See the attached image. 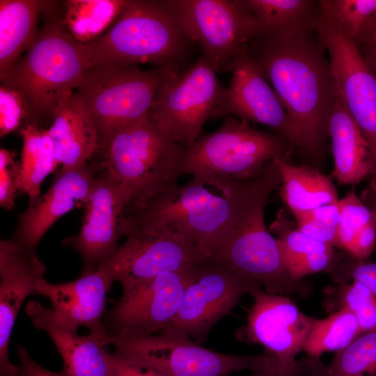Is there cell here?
<instances>
[{
	"label": "cell",
	"mask_w": 376,
	"mask_h": 376,
	"mask_svg": "<svg viewBox=\"0 0 376 376\" xmlns=\"http://www.w3.org/2000/svg\"><path fill=\"white\" fill-rule=\"evenodd\" d=\"M270 230L277 236L276 240L283 262L285 263L308 253L334 249L308 237L297 228H292L281 210L271 224Z\"/></svg>",
	"instance_id": "d6a6232c"
},
{
	"label": "cell",
	"mask_w": 376,
	"mask_h": 376,
	"mask_svg": "<svg viewBox=\"0 0 376 376\" xmlns=\"http://www.w3.org/2000/svg\"><path fill=\"white\" fill-rule=\"evenodd\" d=\"M194 267L165 272L123 290L120 298L104 315L107 334L143 336L168 329L180 308Z\"/></svg>",
	"instance_id": "4fadbf2b"
},
{
	"label": "cell",
	"mask_w": 376,
	"mask_h": 376,
	"mask_svg": "<svg viewBox=\"0 0 376 376\" xmlns=\"http://www.w3.org/2000/svg\"><path fill=\"white\" fill-rule=\"evenodd\" d=\"M368 65L371 67L373 71L376 73V61L366 58Z\"/></svg>",
	"instance_id": "c3c4849f"
},
{
	"label": "cell",
	"mask_w": 376,
	"mask_h": 376,
	"mask_svg": "<svg viewBox=\"0 0 376 376\" xmlns=\"http://www.w3.org/2000/svg\"><path fill=\"white\" fill-rule=\"evenodd\" d=\"M258 24V32L315 27L319 2L310 0H239Z\"/></svg>",
	"instance_id": "f1b7e54d"
},
{
	"label": "cell",
	"mask_w": 376,
	"mask_h": 376,
	"mask_svg": "<svg viewBox=\"0 0 376 376\" xmlns=\"http://www.w3.org/2000/svg\"><path fill=\"white\" fill-rule=\"evenodd\" d=\"M108 342L126 361L166 376H225L244 370L281 369L277 359L266 351L249 356L220 353L171 329L143 336L108 335Z\"/></svg>",
	"instance_id": "8992f818"
},
{
	"label": "cell",
	"mask_w": 376,
	"mask_h": 376,
	"mask_svg": "<svg viewBox=\"0 0 376 376\" xmlns=\"http://www.w3.org/2000/svg\"><path fill=\"white\" fill-rule=\"evenodd\" d=\"M326 376H376V330L362 333L336 352Z\"/></svg>",
	"instance_id": "4dcf8cb0"
},
{
	"label": "cell",
	"mask_w": 376,
	"mask_h": 376,
	"mask_svg": "<svg viewBox=\"0 0 376 376\" xmlns=\"http://www.w3.org/2000/svg\"><path fill=\"white\" fill-rule=\"evenodd\" d=\"M13 376H22V373H21V372H20V373H19V374H17V375H13Z\"/></svg>",
	"instance_id": "681fc988"
},
{
	"label": "cell",
	"mask_w": 376,
	"mask_h": 376,
	"mask_svg": "<svg viewBox=\"0 0 376 376\" xmlns=\"http://www.w3.org/2000/svg\"><path fill=\"white\" fill-rule=\"evenodd\" d=\"M256 288L260 287L207 259L194 267L180 308L168 329L201 344L242 297Z\"/></svg>",
	"instance_id": "5bb4252c"
},
{
	"label": "cell",
	"mask_w": 376,
	"mask_h": 376,
	"mask_svg": "<svg viewBox=\"0 0 376 376\" xmlns=\"http://www.w3.org/2000/svg\"><path fill=\"white\" fill-rule=\"evenodd\" d=\"M375 242L376 225L372 221L359 230L348 251L356 260L363 262L373 251Z\"/></svg>",
	"instance_id": "ab89813d"
},
{
	"label": "cell",
	"mask_w": 376,
	"mask_h": 376,
	"mask_svg": "<svg viewBox=\"0 0 376 376\" xmlns=\"http://www.w3.org/2000/svg\"><path fill=\"white\" fill-rule=\"evenodd\" d=\"M187 37L217 72L230 71L238 52L256 35L258 26L239 0H170Z\"/></svg>",
	"instance_id": "8fae6325"
},
{
	"label": "cell",
	"mask_w": 376,
	"mask_h": 376,
	"mask_svg": "<svg viewBox=\"0 0 376 376\" xmlns=\"http://www.w3.org/2000/svg\"><path fill=\"white\" fill-rule=\"evenodd\" d=\"M327 367L320 358L304 357L287 370L254 372L251 376H326Z\"/></svg>",
	"instance_id": "f35d334b"
},
{
	"label": "cell",
	"mask_w": 376,
	"mask_h": 376,
	"mask_svg": "<svg viewBox=\"0 0 376 376\" xmlns=\"http://www.w3.org/2000/svg\"><path fill=\"white\" fill-rule=\"evenodd\" d=\"M207 260L199 250L175 235L158 230L135 228L100 267L125 290L161 274L187 269Z\"/></svg>",
	"instance_id": "2e32d148"
},
{
	"label": "cell",
	"mask_w": 376,
	"mask_h": 376,
	"mask_svg": "<svg viewBox=\"0 0 376 376\" xmlns=\"http://www.w3.org/2000/svg\"><path fill=\"white\" fill-rule=\"evenodd\" d=\"M113 282L108 272L99 267L65 283H52L42 279L34 295L47 297L54 314L72 327H84L90 332L106 334L107 295Z\"/></svg>",
	"instance_id": "7402d4cb"
},
{
	"label": "cell",
	"mask_w": 376,
	"mask_h": 376,
	"mask_svg": "<svg viewBox=\"0 0 376 376\" xmlns=\"http://www.w3.org/2000/svg\"><path fill=\"white\" fill-rule=\"evenodd\" d=\"M365 27H370V28L376 29V10L373 14V15L371 16L370 20L368 21V24L366 25Z\"/></svg>",
	"instance_id": "7dc6e473"
},
{
	"label": "cell",
	"mask_w": 376,
	"mask_h": 376,
	"mask_svg": "<svg viewBox=\"0 0 376 376\" xmlns=\"http://www.w3.org/2000/svg\"><path fill=\"white\" fill-rule=\"evenodd\" d=\"M46 266L36 251L29 249L13 237L0 241V376L20 373L9 358V344L15 322L26 297L34 295L44 279Z\"/></svg>",
	"instance_id": "ffe728a7"
},
{
	"label": "cell",
	"mask_w": 376,
	"mask_h": 376,
	"mask_svg": "<svg viewBox=\"0 0 376 376\" xmlns=\"http://www.w3.org/2000/svg\"><path fill=\"white\" fill-rule=\"evenodd\" d=\"M28 118V107L22 94L15 89L0 86L1 137L19 130L22 122L25 123Z\"/></svg>",
	"instance_id": "e575fe53"
},
{
	"label": "cell",
	"mask_w": 376,
	"mask_h": 376,
	"mask_svg": "<svg viewBox=\"0 0 376 376\" xmlns=\"http://www.w3.org/2000/svg\"><path fill=\"white\" fill-rule=\"evenodd\" d=\"M48 129L59 165L78 168L88 164L100 143L97 127L75 93L54 111Z\"/></svg>",
	"instance_id": "603a6c76"
},
{
	"label": "cell",
	"mask_w": 376,
	"mask_h": 376,
	"mask_svg": "<svg viewBox=\"0 0 376 376\" xmlns=\"http://www.w3.org/2000/svg\"><path fill=\"white\" fill-rule=\"evenodd\" d=\"M354 40L366 58L376 61V29L365 27Z\"/></svg>",
	"instance_id": "f6af8a7d"
},
{
	"label": "cell",
	"mask_w": 376,
	"mask_h": 376,
	"mask_svg": "<svg viewBox=\"0 0 376 376\" xmlns=\"http://www.w3.org/2000/svg\"><path fill=\"white\" fill-rule=\"evenodd\" d=\"M171 73L157 68L91 65L75 95L97 127L99 145L114 131L147 114Z\"/></svg>",
	"instance_id": "ba28073f"
},
{
	"label": "cell",
	"mask_w": 376,
	"mask_h": 376,
	"mask_svg": "<svg viewBox=\"0 0 376 376\" xmlns=\"http://www.w3.org/2000/svg\"><path fill=\"white\" fill-rule=\"evenodd\" d=\"M274 160L281 175L280 196L293 214L338 201L331 179L315 169L293 164L288 152Z\"/></svg>",
	"instance_id": "484cf974"
},
{
	"label": "cell",
	"mask_w": 376,
	"mask_h": 376,
	"mask_svg": "<svg viewBox=\"0 0 376 376\" xmlns=\"http://www.w3.org/2000/svg\"><path fill=\"white\" fill-rule=\"evenodd\" d=\"M111 376H166L155 370L133 365L115 353H111Z\"/></svg>",
	"instance_id": "7bdbcfd3"
},
{
	"label": "cell",
	"mask_w": 376,
	"mask_h": 376,
	"mask_svg": "<svg viewBox=\"0 0 376 376\" xmlns=\"http://www.w3.org/2000/svg\"><path fill=\"white\" fill-rule=\"evenodd\" d=\"M23 146L17 179L18 192L38 198L45 178L54 173L59 162L48 130L36 124H28L19 129Z\"/></svg>",
	"instance_id": "4316f807"
},
{
	"label": "cell",
	"mask_w": 376,
	"mask_h": 376,
	"mask_svg": "<svg viewBox=\"0 0 376 376\" xmlns=\"http://www.w3.org/2000/svg\"><path fill=\"white\" fill-rule=\"evenodd\" d=\"M193 43L170 0H128L109 29L84 47L91 65L150 63L178 73Z\"/></svg>",
	"instance_id": "5b68a950"
},
{
	"label": "cell",
	"mask_w": 376,
	"mask_h": 376,
	"mask_svg": "<svg viewBox=\"0 0 376 376\" xmlns=\"http://www.w3.org/2000/svg\"><path fill=\"white\" fill-rule=\"evenodd\" d=\"M334 253V249L308 253L285 263V267L293 279L301 281L306 276L327 269Z\"/></svg>",
	"instance_id": "8d00e7d4"
},
{
	"label": "cell",
	"mask_w": 376,
	"mask_h": 376,
	"mask_svg": "<svg viewBox=\"0 0 376 376\" xmlns=\"http://www.w3.org/2000/svg\"><path fill=\"white\" fill-rule=\"evenodd\" d=\"M230 85L225 88L221 105L212 119L235 116L272 127L299 148L298 133L260 65L250 56L247 45L232 63Z\"/></svg>",
	"instance_id": "ac0fdd59"
},
{
	"label": "cell",
	"mask_w": 376,
	"mask_h": 376,
	"mask_svg": "<svg viewBox=\"0 0 376 376\" xmlns=\"http://www.w3.org/2000/svg\"><path fill=\"white\" fill-rule=\"evenodd\" d=\"M341 221L338 235L342 249L349 251L356 235L363 226L373 221L371 212L353 192L338 200Z\"/></svg>",
	"instance_id": "836d02e7"
},
{
	"label": "cell",
	"mask_w": 376,
	"mask_h": 376,
	"mask_svg": "<svg viewBox=\"0 0 376 376\" xmlns=\"http://www.w3.org/2000/svg\"><path fill=\"white\" fill-rule=\"evenodd\" d=\"M361 334L356 315L340 308L326 318L315 320L302 351L307 357L320 358L325 352L345 349Z\"/></svg>",
	"instance_id": "f546056e"
},
{
	"label": "cell",
	"mask_w": 376,
	"mask_h": 376,
	"mask_svg": "<svg viewBox=\"0 0 376 376\" xmlns=\"http://www.w3.org/2000/svg\"><path fill=\"white\" fill-rule=\"evenodd\" d=\"M329 135L334 160V175L340 184H357L370 176L373 164L368 143L338 90Z\"/></svg>",
	"instance_id": "cb8c5ba5"
},
{
	"label": "cell",
	"mask_w": 376,
	"mask_h": 376,
	"mask_svg": "<svg viewBox=\"0 0 376 376\" xmlns=\"http://www.w3.org/2000/svg\"><path fill=\"white\" fill-rule=\"evenodd\" d=\"M304 212L321 223L337 228L341 221V214L338 202L320 206Z\"/></svg>",
	"instance_id": "ee69618b"
},
{
	"label": "cell",
	"mask_w": 376,
	"mask_h": 376,
	"mask_svg": "<svg viewBox=\"0 0 376 376\" xmlns=\"http://www.w3.org/2000/svg\"><path fill=\"white\" fill-rule=\"evenodd\" d=\"M17 352L22 376H68L63 370L56 373L41 366L31 357L22 345L17 346Z\"/></svg>",
	"instance_id": "b9f144b4"
},
{
	"label": "cell",
	"mask_w": 376,
	"mask_h": 376,
	"mask_svg": "<svg viewBox=\"0 0 376 376\" xmlns=\"http://www.w3.org/2000/svg\"><path fill=\"white\" fill-rule=\"evenodd\" d=\"M130 203L124 188L104 169L96 175L87 200L79 233L62 244L75 250L82 261V272L96 270L118 249L125 235L126 211Z\"/></svg>",
	"instance_id": "9a60e30c"
},
{
	"label": "cell",
	"mask_w": 376,
	"mask_h": 376,
	"mask_svg": "<svg viewBox=\"0 0 376 376\" xmlns=\"http://www.w3.org/2000/svg\"><path fill=\"white\" fill-rule=\"evenodd\" d=\"M185 150L162 132L148 113L110 134L92 159L127 193L129 215L178 186Z\"/></svg>",
	"instance_id": "277c9868"
},
{
	"label": "cell",
	"mask_w": 376,
	"mask_h": 376,
	"mask_svg": "<svg viewBox=\"0 0 376 376\" xmlns=\"http://www.w3.org/2000/svg\"><path fill=\"white\" fill-rule=\"evenodd\" d=\"M315 31L329 54L337 90L368 143L370 183L376 186V73L356 41L333 22L320 15Z\"/></svg>",
	"instance_id": "7c38bea8"
},
{
	"label": "cell",
	"mask_w": 376,
	"mask_h": 376,
	"mask_svg": "<svg viewBox=\"0 0 376 376\" xmlns=\"http://www.w3.org/2000/svg\"><path fill=\"white\" fill-rule=\"evenodd\" d=\"M201 55L187 69L167 75L148 111L157 127L185 148L219 107L225 88Z\"/></svg>",
	"instance_id": "9c48e42d"
},
{
	"label": "cell",
	"mask_w": 376,
	"mask_h": 376,
	"mask_svg": "<svg viewBox=\"0 0 376 376\" xmlns=\"http://www.w3.org/2000/svg\"><path fill=\"white\" fill-rule=\"evenodd\" d=\"M25 312L33 326L46 332L54 342L68 376H111V353L107 350L108 334L90 332L81 336L36 300L29 301Z\"/></svg>",
	"instance_id": "44dd1931"
},
{
	"label": "cell",
	"mask_w": 376,
	"mask_h": 376,
	"mask_svg": "<svg viewBox=\"0 0 376 376\" xmlns=\"http://www.w3.org/2000/svg\"><path fill=\"white\" fill-rule=\"evenodd\" d=\"M101 169L93 159L78 168H61L46 192L29 201L26 209L19 215L13 238L36 251L45 234L59 218L74 208L84 206Z\"/></svg>",
	"instance_id": "d6986e66"
},
{
	"label": "cell",
	"mask_w": 376,
	"mask_h": 376,
	"mask_svg": "<svg viewBox=\"0 0 376 376\" xmlns=\"http://www.w3.org/2000/svg\"><path fill=\"white\" fill-rule=\"evenodd\" d=\"M269 198L258 202L231 229L209 258L268 293L306 295V285L293 279L282 260L276 238L264 219Z\"/></svg>",
	"instance_id": "30bf717a"
},
{
	"label": "cell",
	"mask_w": 376,
	"mask_h": 376,
	"mask_svg": "<svg viewBox=\"0 0 376 376\" xmlns=\"http://www.w3.org/2000/svg\"><path fill=\"white\" fill-rule=\"evenodd\" d=\"M58 5L49 1L43 13L46 19L26 54L1 80V86L17 91L25 100L29 118L24 125L51 119L91 67L84 44L61 24Z\"/></svg>",
	"instance_id": "3957f363"
},
{
	"label": "cell",
	"mask_w": 376,
	"mask_h": 376,
	"mask_svg": "<svg viewBox=\"0 0 376 376\" xmlns=\"http://www.w3.org/2000/svg\"><path fill=\"white\" fill-rule=\"evenodd\" d=\"M346 276L367 286L376 296V263L360 261L349 263L346 266Z\"/></svg>",
	"instance_id": "60d3db41"
},
{
	"label": "cell",
	"mask_w": 376,
	"mask_h": 376,
	"mask_svg": "<svg viewBox=\"0 0 376 376\" xmlns=\"http://www.w3.org/2000/svg\"><path fill=\"white\" fill-rule=\"evenodd\" d=\"M49 1L0 0V81L36 38Z\"/></svg>",
	"instance_id": "d4e9b609"
},
{
	"label": "cell",
	"mask_w": 376,
	"mask_h": 376,
	"mask_svg": "<svg viewBox=\"0 0 376 376\" xmlns=\"http://www.w3.org/2000/svg\"><path fill=\"white\" fill-rule=\"evenodd\" d=\"M281 184V173L274 159L256 178L193 176L127 215L126 236L135 228L162 230L182 239L209 259L231 229Z\"/></svg>",
	"instance_id": "7a4b0ae2"
},
{
	"label": "cell",
	"mask_w": 376,
	"mask_h": 376,
	"mask_svg": "<svg viewBox=\"0 0 376 376\" xmlns=\"http://www.w3.org/2000/svg\"><path fill=\"white\" fill-rule=\"evenodd\" d=\"M249 294L253 303L237 338L263 345L277 359L281 369L292 368L316 318L304 314L283 295L268 293L261 288Z\"/></svg>",
	"instance_id": "e0dca14e"
},
{
	"label": "cell",
	"mask_w": 376,
	"mask_h": 376,
	"mask_svg": "<svg viewBox=\"0 0 376 376\" xmlns=\"http://www.w3.org/2000/svg\"><path fill=\"white\" fill-rule=\"evenodd\" d=\"M247 49L294 125L299 150L320 159L337 88L315 27L258 32Z\"/></svg>",
	"instance_id": "6da1fadb"
},
{
	"label": "cell",
	"mask_w": 376,
	"mask_h": 376,
	"mask_svg": "<svg viewBox=\"0 0 376 376\" xmlns=\"http://www.w3.org/2000/svg\"><path fill=\"white\" fill-rule=\"evenodd\" d=\"M287 142L277 133L258 130L244 120L227 116L218 130L185 148L183 175L256 178L270 161L288 152Z\"/></svg>",
	"instance_id": "52a82bcc"
},
{
	"label": "cell",
	"mask_w": 376,
	"mask_h": 376,
	"mask_svg": "<svg viewBox=\"0 0 376 376\" xmlns=\"http://www.w3.org/2000/svg\"><path fill=\"white\" fill-rule=\"evenodd\" d=\"M15 153L3 148L0 149V205L6 210L15 207L18 192L17 179L19 163L15 161Z\"/></svg>",
	"instance_id": "d590c367"
},
{
	"label": "cell",
	"mask_w": 376,
	"mask_h": 376,
	"mask_svg": "<svg viewBox=\"0 0 376 376\" xmlns=\"http://www.w3.org/2000/svg\"><path fill=\"white\" fill-rule=\"evenodd\" d=\"M128 0H67L60 21L72 36L85 44L101 36L123 11Z\"/></svg>",
	"instance_id": "83f0119b"
},
{
	"label": "cell",
	"mask_w": 376,
	"mask_h": 376,
	"mask_svg": "<svg viewBox=\"0 0 376 376\" xmlns=\"http://www.w3.org/2000/svg\"><path fill=\"white\" fill-rule=\"evenodd\" d=\"M366 196L369 198V206L368 207L371 212L372 219L376 225V186L370 183Z\"/></svg>",
	"instance_id": "bcb514c9"
},
{
	"label": "cell",
	"mask_w": 376,
	"mask_h": 376,
	"mask_svg": "<svg viewBox=\"0 0 376 376\" xmlns=\"http://www.w3.org/2000/svg\"><path fill=\"white\" fill-rule=\"evenodd\" d=\"M297 221V228L311 237L331 247L341 248L337 228L321 223L306 212L293 214Z\"/></svg>",
	"instance_id": "74e56055"
},
{
	"label": "cell",
	"mask_w": 376,
	"mask_h": 376,
	"mask_svg": "<svg viewBox=\"0 0 376 376\" xmlns=\"http://www.w3.org/2000/svg\"><path fill=\"white\" fill-rule=\"evenodd\" d=\"M320 14L355 40L376 10V0L318 1Z\"/></svg>",
	"instance_id": "1f68e13d"
}]
</instances>
